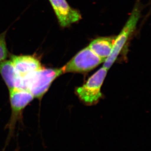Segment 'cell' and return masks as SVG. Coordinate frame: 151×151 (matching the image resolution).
Returning <instances> with one entry per match:
<instances>
[{
    "label": "cell",
    "instance_id": "3957f363",
    "mask_svg": "<svg viewBox=\"0 0 151 151\" xmlns=\"http://www.w3.org/2000/svg\"><path fill=\"white\" fill-rule=\"evenodd\" d=\"M140 16V10L139 7L136 6L120 33L116 37L111 53L105 61L103 67L107 70L110 69L117 59L118 55L122 50L128 39L135 29Z\"/></svg>",
    "mask_w": 151,
    "mask_h": 151
},
{
    "label": "cell",
    "instance_id": "7a4b0ae2",
    "mask_svg": "<svg viewBox=\"0 0 151 151\" xmlns=\"http://www.w3.org/2000/svg\"><path fill=\"white\" fill-rule=\"evenodd\" d=\"M9 91L11 114L7 125L9 130L7 141L13 135L18 122L22 119L24 109L34 99L33 95L27 90L14 89Z\"/></svg>",
    "mask_w": 151,
    "mask_h": 151
},
{
    "label": "cell",
    "instance_id": "30bf717a",
    "mask_svg": "<svg viewBox=\"0 0 151 151\" xmlns=\"http://www.w3.org/2000/svg\"><path fill=\"white\" fill-rule=\"evenodd\" d=\"M6 32L7 31H5L0 33V62L6 60L10 55L6 42Z\"/></svg>",
    "mask_w": 151,
    "mask_h": 151
},
{
    "label": "cell",
    "instance_id": "ba28073f",
    "mask_svg": "<svg viewBox=\"0 0 151 151\" xmlns=\"http://www.w3.org/2000/svg\"><path fill=\"white\" fill-rule=\"evenodd\" d=\"M0 75L9 91L14 89H21V79L10 59L0 62Z\"/></svg>",
    "mask_w": 151,
    "mask_h": 151
},
{
    "label": "cell",
    "instance_id": "52a82bcc",
    "mask_svg": "<svg viewBox=\"0 0 151 151\" xmlns=\"http://www.w3.org/2000/svg\"><path fill=\"white\" fill-rule=\"evenodd\" d=\"M59 23L62 27H67L81 19L77 10L71 8L66 0H49Z\"/></svg>",
    "mask_w": 151,
    "mask_h": 151
},
{
    "label": "cell",
    "instance_id": "5b68a950",
    "mask_svg": "<svg viewBox=\"0 0 151 151\" xmlns=\"http://www.w3.org/2000/svg\"><path fill=\"white\" fill-rule=\"evenodd\" d=\"M104 60L96 55L88 47L77 53L61 70L63 73H87L96 68Z\"/></svg>",
    "mask_w": 151,
    "mask_h": 151
},
{
    "label": "cell",
    "instance_id": "6da1fadb",
    "mask_svg": "<svg viewBox=\"0 0 151 151\" xmlns=\"http://www.w3.org/2000/svg\"><path fill=\"white\" fill-rule=\"evenodd\" d=\"M62 73L61 68L43 67L22 81V89L29 91L34 98L41 100L53 82Z\"/></svg>",
    "mask_w": 151,
    "mask_h": 151
},
{
    "label": "cell",
    "instance_id": "277c9868",
    "mask_svg": "<svg viewBox=\"0 0 151 151\" xmlns=\"http://www.w3.org/2000/svg\"><path fill=\"white\" fill-rule=\"evenodd\" d=\"M108 70L103 67L88 79L82 86L76 89L77 96L88 105L96 104L102 97L101 88Z\"/></svg>",
    "mask_w": 151,
    "mask_h": 151
},
{
    "label": "cell",
    "instance_id": "8992f818",
    "mask_svg": "<svg viewBox=\"0 0 151 151\" xmlns=\"http://www.w3.org/2000/svg\"><path fill=\"white\" fill-rule=\"evenodd\" d=\"M10 60L22 81L43 68L40 60L34 55L10 54Z\"/></svg>",
    "mask_w": 151,
    "mask_h": 151
},
{
    "label": "cell",
    "instance_id": "9c48e42d",
    "mask_svg": "<svg viewBox=\"0 0 151 151\" xmlns=\"http://www.w3.org/2000/svg\"><path fill=\"white\" fill-rule=\"evenodd\" d=\"M115 39L112 37L98 38L91 41L88 47L96 55L105 61L111 53Z\"/></svg>",
    "mask_w": 151,
    "mask_h": 151
}]
</instances>
